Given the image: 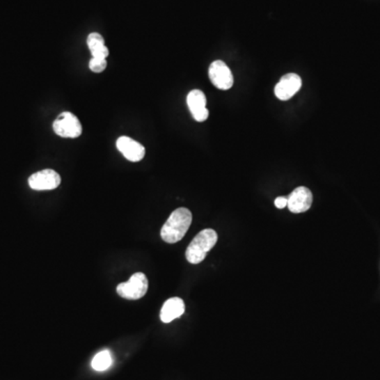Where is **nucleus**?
<instances>
[{
	"label": "nucleus",
	"instance_id": "1",
	"mask_svg": "<svg viewBox=\"0 0 380 380\" xmlns=\"http://www.w3.org/2000/svg\"><path fill=\"white\" fill-rule=\"evenodd\" d=\"M193 222V214L187 208H177L167 219L161 230L163 241L169 244L179 242L185 236Z\"/></svg>",
	"mask_w": 380,
	"mask_h": 380
},
{
	"label": "nucleus",
	"instance_id": "2",
	"mask_svg": "<svg viewBox=\"0 0 380 380\" xmlns=\"http://www.w3.org/2000/svg\"><path fill=\"white\" fill-rule=\"evenodd\" d=\"M218 241V235L214 230H202L193 240L190 242L189 246L186 251V259L191 264H199L207 256L208 251H212V247Z\"/></svg>",
	"mask_w": 380,
	"mask_h": 380
},
{
	"label": "nucleus",
	"instance_id": "3",
	"mask_svg": "<svg viewBox=\"0 0 380 380\" xmlns=\"http://www.w3.org/2000/svg\"><path fill=\"white\" fill-rule=\"evenodd\" d=\"M148 291V279L143 273H136L130 277L129 281L118 284L116 292L120 297L127 300H138L144 297Z\"/></svg>",
	"mask_w": 380,
	"mask_h": 380
},
{
	"label": "nucleus",
	"instance_id": "4",
	"mask_svg": "<svg viewBox=\"0 0 380 380\" xmlns=\"http://www.w3.org/2000/svg\"><path fill=\"white\" fill-rule=\"evenodd\" d=\"M53 130L61 138H75L81 136L83 127L77 116L71 112H63L53 122Z\"/></svg>",
	"mask_w": 380,
	"mask_h": 380
},
{
	"label": "nucleus",
	"instance_id": "5",
	"mask_svg": "<svg viewBox=\"0 0 380 380\" xmlns=\"http://www.w3.org/2000/svg\"><path fill=\"white\" fill-rule=\"evenodd\" d=\"M208 74H209L210 81L218 89L230 90L234 85V77H232V71L224 61H214L210 65Z\"/></svg>",
	"mask_w": 380,
	"mask_h": 380
},
{
	"label": "nucleus",
	"instance_id": "6",
	"mask_svg": "<svg viewBox=\"0 0 380 380\" xmlns=\"http://www.w3.org/2000/svg\"><path fill=\"white\" fill-rule=\"evenodd\" d=\"M61 175L53 169H44L29 177V186L38 191L55 189L61 185Z\"/></svg>",
	"mask_w": 380,
	"mask_h": 380
},
{
	"label": "nucleus",
	"instance_id": "7",
	"mask_svg": "<svg viewBox=\"0 0 380 380\" xmlns=\"http://www.w3.org/2000/svg\"><path fill=\"white\" fill-rule=\"evenodd\" d=\"M301 86L302 81L299 75L295 74V73L285 74L276 85V97L280 101H289L299 91Z\"/></svg>",
	"mask_w": 380,
	"mask_h": 380
},
{
	"label": "nucleus",
	"instance_id": "8",
	"mask_svg": "<svg viewBox=\"0 0 380 380\" xmlns=\"http://www.w3.org/2000/svg\"><path fill=\"white\" fill-rule=\"evenodd\" d=\"M312 203V193L308 188H296L287 198V207L294 214L308 212Z\"/></svg>",
	"mask_w": 380,
	"mask_h": 380
},
{
	"label": "nucleus",
	"instance_id": "9",
	"mask_svg": "<svg viewBox=\"0 0 380 380\" xmlns=\"http://www.w3.org/2000/svg\"><path fill=\"white\" fill-rule=\"evenodd\" d=\"M120 152L130 162H140L145 157V147L128 136H120L116 141Z\"/></svg>",
	"mask_w": 380,
	"mask_h": 380
},
{
	"label": "nucleus",
	"instance_id": "10",
	"mask_svg": "<svg viewBox=\"0 0 380 380\" xmlns=\"http://www.w3.org/2000/svg\"><path fill=\"white\" fill-rule=\"evenodd\" d=\"M187 105L197 122H205L209 116L206 108V97L201 90H193L187 95Z\"/></svg>",
	"mask_w": 380,
	"mask_h": 380
},
{
	"label": "nucleus",
	"instance_id": "11",
	"mask_svg": "<svg viewBox=\"0 0 380 380\" xmlns=\"http://www.w3.org/2000/svg\"><path fill=\"white\" fill-rule=\"evenodd\" d=\"M185 312V303L181 298H171L165 302L161 310V320L164 324H169L173 320L180 318Z\"/></svg>",
	"mask_w": 380,
	"mask_h": 380
},
{
	"label": "nucleus",
	"instance_id": "12",
	"mask_svg": "<svg viewBox=\"0 0 380 380\" xmlns=\"http://www.w3.org/2000/svg\"><path fill=\"white\" fill-rule=\"evenodd\" d=\"M87 45L91 51L92 57L97 58H107L109 55V49L106 47L105 40L103 36L97 32L89 34L87 38Z\"/></svg>",
	"mask_w": 380,
	"mask_h": 380
},
{
	"label": "nucleus",
	"instance_id": "13",
	"mask_svg": "<svg viewBox=\"0 0 380 380\" xmlns=\"http://www.w3.org/2000/svg\"><path fill=\"white\" fill-rule=\"evenodd\" d=\"M112 365V356L110 351L104 350L97 353L92 359V369L97 372H104L109 369Z\"/></svg>",
	"mask_w": 380,
	"mask_h": 380
},
{
	"label": "nucleus",
	"instance_id": "14",
	"mask_svg": "<svg viewBox=\"0 0 380 380\" xmlns=\"http://www.w3.org/2000/svg\"><path fill=\"white\" fill-rule=\"evenodd\" d=\"M107 67V61L106 58H97V57H92L91 61H89V68L92 72L101 73L105 70Z\"/></svg>",
	"mask_w": 380,
	"mask_h": 380
},
{
	"label": "nucleus",
	"instance_id": "15",
	"mask_svg": "<svg viewBox=\"0 0 380 380\" xmlns=\"http://www.w3.org/2000/svg\"><path fill=\"white\" fill-rule=\"evenodd\" d=\"M275 206L279 209H283L284 207L287 206V198L279 197L275 200Z\"/></svg>",
	"mask_w": 380,
	"mask_h": 380
}]
</instances>
